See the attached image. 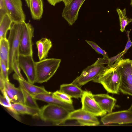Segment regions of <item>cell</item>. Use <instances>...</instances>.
Here are the masks:
<instances>
[{
    "mask_svg": "<svg viewBox=\"0 0 132 132\" xmlns=\"http://www.w3.org/2000/svg\"><path fill=\"white\" fill-rule=\"evenodd\" d=\"M20 87L23 94L24 104L30 107L40 109L36 100L31 95L29 94L23 87L20 84Z\"/></svg>",
    "mask_w": 132,
    "mask_h": 132,
    "instance_id": "d4e9b609",
    "label": "cell"
},
{
    "mask_svg": "<svg viewBox=\"0 0 132 132\" xmlns=\"http://www.w3.org/2000/svg\"><path fill=\"white\" fill-rule=\"evenodd\" d=\"M13 108L19 114H27L33 117L39 116L40 109L34 108L19 103L12 104Z\"/></svg>",
    "mask_w": 132,
    "mask_h": 132,
    "instance_id": "ffe728a7",
    "label": "cell"
},
{
    "mask_svg": "<svg viewBox=\"0 0 132 132\" xmlns=\"http://www.w3.org/2000/svg\"><path fill=\"white\" fill-rule=\"evenodd\" d=\"M86 42L98 54L102 55L103 57L109 58L107 53L103 50L95 42L90 40H85Z\"/></svg>",
    "mask_w": 132,
    "mask_h": 132,
    "instance_id": "83f0119b",
    "label": "cell"
},
{
    "mask_svg": "<svg viewBox=\"0 0 132 132\" xmlns=\"http://www.w3.org/2000/svg\"><path fill=\"white\" fill-rule=\"evenodd\" d=\"M29 7L31 15L34 20H39L43 13L42 0H29Z\"/></svg>",
    "mask_w": 132,
    "mask_h": 132,
    "instance_id": "d6986e66",
    "label": "cell"
},
{
    "mask_svg": "<svg viewBox=\"0 0 132 132\" xmlns=\"http://www.w3.org/2000/svg\"><path fill=\"white\" fill-rule=\"evenodd\" d=\"M101 121L104 125L112 123L122 125L132 123V111L128 109L112 112L103 116Z\"/></svg>",
    "mask_w": 132,
    "mask_h": 132,
    "instance_id": "9c48e42d",
    "label": "cell"
},
{
    "mask_svg": "<svg viewBox=\"0 0 132 132\" xmlns=\"http://www.w3.org/2000/svg\"><path fill=\"white\" fill-rule=\"evenodd\" d=\"M18 62L20 68L25 74L28 81L33 84L36 83V62L34 60L33 56L20 55Z\"/></svg>",
    "mask_w": 132,
    "mask_h": 132,
    "instance_id": "8fae6325",
    "label": "cell"
},
{
    "mask_svg": "<svg viewBox=\"0 0 132 132\" xmlns=\"http://www.w3.org/2000/svg\"><path fill=\"white\" fill-rule=\"evenodd\" d=\"M4 1L7 13L13 23L25 21L26 16L23 10L21 0H4Z\"/></svg>",
    "mask_w": 132,
    "mask_h": 132,
    "instance_id": "ba28073f",
    "label": "cell"
},
{
    "mask_svg": "<svg viewBox=\"0 0 132 132\" xmlns=\"http://www.w3.org/2000/svg\"><path fill=\"white\" fill-rule=\"evenodd\" d=\"M5 80L2 75L0 73V89L1 92L4 90L5 87Z\"/></svg>",
    "mask_w": 132,
    "mask_h": 132,
    "instance_id": "e575fe53",
    "label": "cell"
},
{
    "mask_svg": "<svg viewBox=\"0 0 132 132\" xmlns=\"http://www.w3.org/2000/svg\"><path fill=\"white\" fill-rule=\"evenodd\" d=\"M93 81L101 84L108 93L118 94L121 82L120 72L114 63L106 68Z\"/></svg>",
    "mask_w": 132,
    "mask_h": 132,
    "instance_id": "6da1fadb",
    "label": "cell"
},
{
    "mask_svg": "<svg viewBox=\"0 0 132 132\" xmlns=\"http://www.w3.org/2000/svg\"><path fill=\"white\" fill-rule=\"evenodd\" d=\"M27 6L29 7V0H25Z\"/></svg>",
    "mask_w": 132,
    "mask_h": 132,
    "instance_id": "74e56055",
    "label": "cell"
},
{
    "mask_svg": "<svg viewBox=\"0 0 132 132\" xmlns=\"http://www.w3.org/2000/svg\"><path fill=\"white\" fill-rule=\"evenodd\" d=\"M125 53L124 51H123L121 52L118 54L117 55L110 58H109L107 66L109 67H110L112 66L114 64V63L118 59H120Z\"/></svg>",
    "mask_w": 132,
    "mask_h": 132,
    "instance_id": "f546056e",
    "label": "cell"
},
{
    "mask_svg": "<svg viewBox=\"0 0 132 132\" xmlns=\"http://www.w3.org/2000/svg\"><path fill=\"white\" fill-rule=\"evenodd\" d=\"M85 0H71L64 7L62 16L68 22L69 26H72L77 20L78 13L83 3Z\"/></svg>",
    "mask_w": 132,
    "mask_h": 132,
    "instance_id": "4fadbf2b",
    "label": "cell"
},
{
    "mask_svg": "<svg viewBox=\"0 0 132 132\" xmlns=\"http://www.w3.org/2000/svg\"><path fill=\"white\" fill-rule=\"evenodd\" d=\"M53 95L61 101L65 103L72 104L73 101L71 97L66 94L60 90L53 93Z\"/></svg>",
    "mask_w": 132,
    "mask_h": 132,
    "instance_id": "4316f807",
    "label": "cell"
},
{
    "mask_svg": "<svg viewBox=\"0 0 132 132\" xmlns=\"http://www.w3.org/2000/svg\"><path fill=\"white\" fill-rule=\"evenodd\" d=\"M129 59L121 58L115 62L121 76L120 91L132 96V70Z\"/></svg>",
    "mask_w": 132,
    "mask_h": 132,
    "instance_id": "8992f818",
    "label": "cell"
},
{
    "mask_svg": "<svg viewBox=\"0 0 132 132\" xmlns=\"http://www.w3.org/2000/svg\"><path fill=\"white\" fill-rule=\"evenodd\" d=\"M70 112L62 106L48 103L40 109L39 116L44 121L59 125L68 120Z\"/></svg>",
    "mask_w": 132,
    "mask_h": 132,
    "instance_id": "3957f363",
    "label": "cell"
},
{
    "mask_svg": "<svg viewBox=\"0 0 132 132\" xmlns=\"http://www.w3.org/2000/svg\"><path fill=\"white\" fill-rule=\"evenodd\" d=\"M68 120H76L81 125L96 126L100 124L96 116L81 109L70 112Z\"/></svg>",
    "mask_w": 132,
    "mask_h": 132,
    "instance_id": "7c38bea8",
    "label": "cell"
},
{
    "mask_svg": "<svg viewBox=\"0 0 132 132\" xmlns=\"http://www.w3.org/2000/svg\"><path fill=\"white\" fill-rule=\"evenodd\" d=\"M13 77L19 82L25 89L33 96L41 93L50 94L51 92L46 90L44 87L38 86L34 85L28 81L19 79L14 74Z\"/></svg>",
    "mask_w": 132,
    "mask_h": 132,
    "instance_id": "e0dca14e",
    "label": "cell"
},
{
    "mask_svg": "<svg viewBox=\"0 0 132 132\" xmlns=\"http://www.w3.org/2000/svg\"><path fill=\"white\" fill-rule=\"evenodd\" d=\"M12 23L11 19L7 13L0 19V39L6 38L7 33L11 29Z\"/></svg>",
    "mask_w": 132,
    "mask_h": 132,
    "instance_id": "44dd1931",
    "label": "cell"
},
{
    "mask_svg": "<svg viewBox=\"0 0 132 132\" xmlns=\"http://www.w3.org/2000/svg\"><path fill=\"white\" fill-rule=\"evenodd\" d=\"M130 65L131 67V68L132 70V60H131L130 61Z\"/></svg>",
    "mask_w": 132,
    "mask_h": 132,
    "instance_id": "f35d334b",
    "label": "cell"
},
{
    "mask_svg": "<svg viewBox=\"0 0 132 132\" xmlns=\"http://www.w3.org/2000/svg\"><path fill=\"white\" fill-rule=\"evenodd\" d=\"M81 109L96 117H102L107 113L102 110L89 91H84L81 98Z\"/></svg>",
    "mask_w": 132,
    "mask_h": 132,
    "instance_id": "30bf717a",
    "label": "cell"
},
{
    "mask_svg": "<svg viewBox=\"0 0 132 132\" xmlns=\"http://www.w3.org/2000/svg\"><path fill=\"white\" fill-rule=\"evenodd\" d=\"M51 5L55 6L57 4L62 1V0H47Z\"/></svg>",
    "mask_w": 132,
    "mask_h": 132,
    "instance_id": "d590c367",
    "label": "cell"
},
{
    "mask_svg": "<svg viewBox=\"0 0 132 132\" xmlns=\"http://www.w3.org/2000/svg\"><path fill=\"white\" fill-rule=\"evenodd\" d=\"M130 32L129 31L126 32L128 38V41L125 48L123 50L125 53L127 52L129 48L132 46V42L130 40L129 36Z\"/></svg>",
    "mask_w": 132,
    "mask_h": 132,
    "instance_id": "1f68e13d",
    "label": "cell"
},
{
    "mask_svg": "<svg viewBox=\"0 0 132 132\" xmlns=\"http://www.w3.org/2000/svg\"><path fill=\"white\" fill-rule=\"evenodd\" d=\"M36 44L38 50V56L39 61L46 59L52 44L50 39L43 38L37 41Z\"/></svg>",
    "mask_w": 132,
    "mask_h": 132,
    "instance_id": "2e32d148",
    "label": "cell"
},
{
    "mask_svg": "<svg viewBox=\"0 0 132 132\" xmlns=\"http://www.w3.org/2000/svg\"><path fill=\"white\" fill-rule=\"evenodd\" d=\"M35 99L42 101L48 103L62 106L70 112L75 110L72 104H68L60 100L55 96L53 93L50 94L41 93L33 96Z\"/></svg>",
    "mask_w": 132,
    "mask_h": 132,
    "instance_id": "9a60e30c",
    "label": "cell"
},
{
    "mask_svg": "<svg viewBox=\"0 0 132 132\" xmlns=\"http://www.w3.org/2000/svg\"><path fill=\"white\" fill-rule=\"evenodd\" d=\"M25 21L19 23H13L10 29L8 39L9 47V73L13 71L14 62H18L20 55L19 46L21 34Z\"/></svg>",
    "mask_w": 132,
    "mask_h": 132,
    "instance_id": "7a4b0ae2",
    "label": "cell"
},
{
    "mask_svg": "<svg viewBox=\"0 0 132 132\" xmlns=\"http://www.w3.org/2000/svg\"><path fill=\"white\" fill-rule=\"evenodd\" d=\"M119 19L120 30L123 32L125 31L126 26L132 21V19L128 18L126 15V9L121 10L119 8L116 9Z\"/></svg>",
    "mask_w": 132,
    "mask_h": 132,
    "instance_id": "cb8c5ba5",
    "label": "cell"
},
{
    "mask_svg": "<svg viewBox=\"0 0 132 132\" xmlns=\"http://www.w3.org/2000/svg\"><path fill=\"white\" fill-rule=\"evenodd\" d=\"M0 103L5 108L11 112L17 120L19 121V117L18 116L19 114L12 107V104H9L6 101L5 98L0 95Z\"/></svg>",
    "mask_w": 132,
    "mask_h": 132,
    "instance_id": "484cf974",
    "label": "cell"
},
{
    "mask_svg": "<svg viewBox=\"0 0 132 132\" xmlns=\"http://www.w3.org/2000/svg\"><path fill=\"white\" fill-rule=\"evenodd\" d=\"M20 68L18 62H15L13 65V70L15 72V74L19 79L22 80H25L21 73Z\"/></svg>",
    "mask_w": 132,
    "mask_h": 132,
    "instance_id": "4dcf8cb0",
    "label": "cell"
},
{
    "mask_svg": "<svg viewBox=\"0 0 132 132\" xmlns=\"http://www.w3.org/2000/svg\"><path fill=\"white\" fill-rule=\"evenodd\" d=\"M61 62L60 59L51 58L36 62V83L47 82L56 72Z\"/></svg>",
    "mask_w": 132,
    "mask_h": 132,
    "instance_id": "277c9868",
    "label": "cell"
},
{
    "mask_svg": "<svg viewBox=\"0 0 132 132\" xmlns=\"http://www.w3.org/2000/svg\"><path fill=\"white\" fill-rule=\"evenodd\" d=\"M1 73L4 79L6 81H9L8 77L9 71L7 68L5 63L0 59Z\"/></svg>",
    "mask_w": 132,
    "mask_h": 132,
    "instance_id": "f1b7e54d",
    "label": "cell"
},
{
    "mask_svg": "<svg viewBox=\"0 0 132 132\" xmlns=\"http://www.w3.org/2000/svg\"><path fill=\"white\" fill-rule=\"evenodd\" d=\"M34 32V28L29 23L25 22L20 38V55L33 56L32 38Z\"/></svg>",
    "mask_w": 132,
    "mask_h": 132,
    "instance_id": "52a82bcc",
    "label": "cell"
},
{
    "mask_svg": "<svg viewBox=\"0 0 132 132\" xmlns=\"http://www.w3.org/2000/svg\"><path fill=\"white\" fill-rule=\"evenodd\" d=\"M93 96L102 110L108 113L112 112L117 102L116 98L106 94H94Z\"/></svg>",
    "mask_w": 132,
    "mask_h": 132,
    "instance_id": "5bb4252c",
    "label": "cell"
},
{
    "mask_svg": "<svg viewBox=\"0 0 132 132\" xmlns=\"http://www.w3.org/2000/svg\"><path fill=\"white\" fill-rule=\"evenodd\" d=\"M5 83L6 87L13 95L16 102L24 104L23 96L20 87H16L14 84L6 80Z\"/></svg>",
    "mask_w": 132,
    "mask_h": 132,
    "instance_id": "603a6c76",
    "label": "cell"
},
{
    "mask_svg": "<svg viewBox=\"0 0 132 132\" xmlns=\"http://www.w3.org/2000/svg\"><path fill=\"white\" fill-rule=\"evenodd\" d=\"M59 90L66 94L71 98L77 99L81 98L84 92L80 87L71 83L61 85L60 86Z\"/></svg>",
    "mask_w": 132,
    "mask_h": 132,
    "instance_id": "ac0fdd59",
    "label": "cell"
},
{
    "mask_svg": "<svg viewBox=\"0 0 132 132\" xmlns=\"http://www.w3.org/2000/svg\"><path fill=\"white\" fill-rule=\"evenodd\" d=\"M71 0H62V1L63 2L65 6L67 5Z\"/></svg>",
    "mask_w": 132,
    "mask_h": 132,
    "instance_id": "8d00e7d4",
    "label": "cell"
},
{
    "mask_svg": "<svg viewBox=\"0 0 132 132\" xmlns=\"http://www.w3.org/2000/svg\"><path fill=\"white\" fill-rule=\"evenodd\" d=\"M7 12L5 8L4 0H0V19Z\"/></svg>",
    "mask_w": 132,
    "mask_h": 132,
    "instance_id": "d6a6232c",
    "label": "cell"
},
{
    "mask_svg": "<svg viewBox=\"0 0 132 132\" xmlns=\"http://www.w3.org/2000/svg\"><path fill=\"white\" fill-rule=\"evenodd\" d=\"M6 92L8 96L10 98L11 102L13 103L17 102L14 98V97L12 93L6 87H5L4 90Z\"/></svg>",
    "mask_w": 132,
    "mask_h": 132,
    "instance_id": "836d02e7",
    "label": "cell"
},
{
    "mask_svg": "<svg viewBox=\"0 0 132 132\" xmlns=\"http://www.w3.org/2000/svg\"><path fill=\"white\" fill-rule=\"evenodd\" d=\"M109 58H98L94 63L85 69L71 83L80 87L93 81L106 68L104 65L108 64Z\"/></svg>",
    "mask_w": 132,
    "mask_h": 132,
    "instance_id": "5b68a950",
    "label": "cell"
},
{
    "mask_svg": "<svg viewBox=\"0 0 132 132\" xmlns=\"http://www.w3.org/2000/svg\"><path fill=\"white\" fill-rule=\"evenodd\" d=\"M9 47L8 41L7 38L0 39V59L5 63L9 69Z\"/></svg>",
    "mask_w": 132,
    "mask_h": 132,
    "instance_id": "7402d4cb",
    "label": "cell"
},
{
    "mask_svg": "<svg viewBox=\"0 0 132 132\" xmlns=\"http://www.w3.org/2000/svg\"><path fill=\"white\" fill-rule=\"evenodd\" d=\"M130 4L131 6H132V0H131V2H130Z\"/></svg>",
    "mask_w": 132,
    "mask_h": 132,
    "instance_id": "ab89813d",
    "label": "cell"
}]
</instances>
